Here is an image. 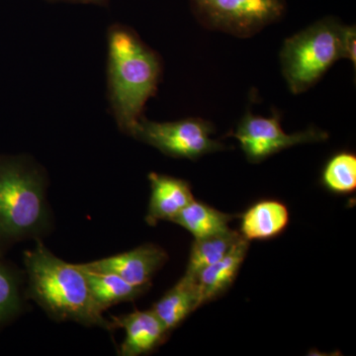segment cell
Here are the masks:
<instances>
[{"label":"cell","instance_id":"obj_15","mask_svg":"<svg viewBox=\"0 0 356 356\" xmlns=\"http://www.w3.org/2000/svg\"><path fill=\"white\" fill-rule=\"evenodd\" d=\"M233 218V215L194 199L172 222L189 232L194 238H202L228 231L229 222Z\"/></svg>","mask_w":356,"mask_h":356},{"label":"cell","instance_id":"obj_14","mask_svg":"<svg viewBox=\"0 0 356 356\" xmlns=\"http://www.w3.org/2000/svg\"><path fill=\"white\" fill-rule=\"evenodd\" d=\"M79 266L86 273L93 299L102 311L122 302L134 301L151 287L136 286L117 274L88 270Z\"/></svg>","mask_w":356,"mask_h":356},{"label":"cell","instance_id":"obj_19","mask_svg":"<svg viewBox=\"0 0 356 356\" xmlns=\"http://www.w3.org/2000/svg\"><path fill=\"white\" fill-rule=\"evenodd\" d=\"M341 58L356 65V28L355 25H343L341 33Z\"/></svg>","mask_w":356,"mask_h":356},{"label":"cell","instance_id":"obj_17","mask_svg":"<svg viewBox=\"0 0 356 356\" xmlns=\"http://www.w3.org/2000/svg\"><path fill=\"white\" fill-rule=\"evenodd\" d=\"M322 184L336 194H350L356 189V156L348 152L336 154L322 173Z\"/></svg>","mask_w":356,"mask_h":356},{"label":"cell","instance_id":"obj_18","mask_svg":"<svg viewBox=\"0 0 356 356\" xmlns=\"http://www.w3.org/2000/svg\"><path fill=\"white\" fill-rule=\"evenodd\" d=\"M21 289L20 274L0 259V325L22 312L24 297Z\"/></svg>","mask_w":356,"mask_h":356},{"label":"cell","instance_id":"obj_5","mask_svg":"<svg viewBox=\"0 0 356 356\" xmlns=\"http://www.w3.org/2000/svg\"><path fill=\"white\" fill-rule=\"evenodd\" d=\"M205 28L238 38H250L280 21L287 0H189Z\"/></svg>","mask_w":356,"mask_h":356},{"label":"cell","instance_id":"obj_8","mask_svg":"<svg viewBox=\"0 0 356 356\" xmlns=\"http://www.w3.org/2000/svg\"><path fill=\"white\" fill-rule=\"evenodd\" d=\"M168 261V254L163 248L146 243L81 266L88 270L117 274L136 286H151L152 278Z\"/></svg>","mask_w":356,"mask_h":356},{"label":"cell","instance_id":"obj_9","mask_svg":"<svg viewBox=\"0 0 356 356\" xmlns=\"http://www.w3.org/2000/svg\"><path fill=\"white\" fill-rule=\"evenodd\" d=\"M111 322L114 330L125 331V339L119 350L122 356H139L152 353L165 343L170 334L152 310H136L112 317Z\"/></svg>","mask_w":356,"mask_h":356},{"label":"cell","instance_id":"obj_20","mask_svg":"<svg viewBox=\"0 0 356 356\" xmlns=\"http://www.w3.org/2000/svg\"><path fill=\"white\" fill-rule=\"evenodd\" d=\"M51 2H70V3L95 4V6H105L109 0H48Z\"/></svg>","mask_w":356,"mask_h":356},{"label":"cell","instance_id":"obj_3","mask_svg":"<svg viewBox=\"0 0 356 356\" xmlns=\"http://www.w3.org/2000/svg\"><path fill=\"white\" fill-rule=\"evenodd\" d=\"M46 172L26 156H0V254L50 229Z\"/></svg>","mask_w":356,"mask_h":356},{"label":"cell","instance_id":"obj_13","mask_svg":"<svg viewBox=\"0 0 356 356\" xmlns=\"http://www.w3.org/2000/svg\"><path fill=\"white\" fill-rule=\"evenodd\" d=\"M200 306L197 278L185 273L177 284L154 304L152 311L170 332Z\"/></svg>","mask_w":356,"mask_h":356},{"label":"cell","instance_id":"obj_2","mask_svg":"<svg viewBox=\"0 0 356 356\" xmlns=\"http://www.w3.org/2000/svg\"><path fill=\"white\" fill-rule=\"evenodd\" d=\"M24 254L28 286L32 299L57 322H76L86 327L114 331L93 299L86 273L79 264L58 259L40 240Z\"/></svg>","mask_w":356,"mask_h":356},{"label":"cell","instance_id":"obj_1","mask_svg":"<svg viewBox=\"0 0 356 356\" xmlns=\"http://www.w3.org/2000/svg\"><path fill=\"white\" fill-rule=\"evenodd\" d=\"M107 43L110 106L119 129L131 136L147 100L156 95L163 63L128 26H110Z\"/></svg>","mask_w":356,"mask_h":356},{"label":"cell","instance_id":"obj_4","mask_svg":"<svg viewBox=\"0 0 356 356\" xmlns=\"http://www.w3.org/2000/svg\"><path fill=\"white\" fill-rule=\"evenodd\" d=\"M343 25L337 18L325 17L285 40L281 70L292 93L309 90L341 60Z\"/></svg>","mask_w":356,"mask_h":356},{"label":"cell","instance_id":"obj_16","mask_svg":"<svg viewBox=\"0 0 356 356\" xmlns=\"http://www.w3.org/2000/svg\"><path fill=\"white\" fill-rule=\"evenodd\" d=\"M242 238L240 232L229 229L218 235L195 238L192 243L188 266L185 273L197 277L204 268L221 261Z\"/></svg>","mask_w":356,"mask_h":356},{"label":"cell","instance_id":"obj_6","mask_svg":"<svg viewBox=\"0 0 356 356\" xmlns=\"http://www.w3.org/2000/svg\"><path fill=\"white\" fill-rule=\"evenodd\" d=\"M214 132L213 124L202 118L154 122L143 116L134 127L131 137L156 147L166 156L195 161L226 149L219 140L212 139Z\"/></svg>","mask_w":356,"mask_h":356},{"label":"cell","instance_id":"obj_10","mask_svg":"<svg viewBox=\"0 0 356 356\" xmlns=\"http://www.w3.org/2000/svg\"><path fill=\"white\" fill-rule=\"evenodd\" d=\"M151 197L146 222L156 226L159 221H172L194 200L191 185L180 178L151 172Z\"/></svg>","mask_w":356,"mask_h":356},{"label":"cell","instance_id":"obj_7","mask_svg":"<svg viewBox=\"0 0 356 356\" xmlns=\"http://www.w3.org/2000/svg\"><path fill=\"white\" fill-rule=\"evenodd\" d=\"M232 136L238 140L248 161L252 163H261L288 147L323 142L329 138L325 131L316 127L301 132L285 133L278 112H274L270 117L247 112Z\"/></svg>","mask_w":356,"mask_h":356},{"label":"cell","instance_id":"obj_11","mask_svg":"<svg viewBox=\"0 0 356 356\" xmlns=\"http://www.w3.org/2000/svg\"><path fill=\"white\" fill-rule=\"evenodd\" d=\"M248 247L250 242L241 238L221 261L199 273L196 278L200 306L221 296L232 286L247 257Z\"/></svg>","mask_w":356,"mask_h":356},{"label":"cell","instance_id":"obj_12","mask_svg":"<svg viewBox=\"0 0 356 356\" xmlns=\"http://www.w3.org/2000/svg\"><path fill=\"white\" fill-rule=\"evenodd\" d=\"M240 234L245 240L266 241L280 235L289 222V211L277 200L254 203L242 215Z\"/></svg>","mask_w":356,"mask_h":356}]
</instances>
